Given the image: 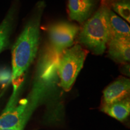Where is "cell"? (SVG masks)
Instances as JSON below:
<instances>
[{
    "mask_svg": "<svg viewBox=\"0 0 130 130\" xmlns=\"http://www.w3.org/2000/svg\"><path fill=\"white\" fill-rule=\"evenodd\" d=\"M97 5V0H68V9L71 19L80 24L92 16Z\"/></svg>",
    "mask_w": 130,
    "mask_h": 130,
    "instance_id": "6",
    "label": "cell"
},
{
    "mask_svg": "<svg viewBox=\"0 0 130 130\" xmlns=\"http://www.w3.org/2000/svg\"><path fill=\"white\" fill-rule=\"evenodd\" d=\"M129 79L119 77L104 90L103 105L110 104L129 98Z\"/></svg>",
    "mask_w": 130,
    "mask_h": 130,
    "instance_id": "7",
    "label": "cell"
},
{
    "mask_svg": "<svg viewBox=\"0 0 130 130\" xmlns=\"http://www.w3.org/2000/svg\"><path fill=\"white\" fill-rule=\"evenodd\" d=\"M107 48L109 56L120 64H126L130 60V40L111 37Z\"/></svg>",
    "mask_w": 130,
    "mask_h": 130,
    "instance_id": "8",
    "label": "cell"
},
{
    "mask_svg": "<svg viewBox=\"0 0 130 130\" xmlns=\"http://www.w3.org/2000/svg\"><path fill=\"white\" fill-rule=\"evenodd\" d=\"M115 1H116V0H101V3H104V4H107L108 6H109L111 3Z\"/></svg>",
    "mask_w": 130,
    "mask_h": 130,
    "instance_id": "13",
    "label": "cell"
},
{
    "mask_svg": "<svg viewBox=\"0 0 130 130\" xmlns=\"http://www.w3.org/2000/svg\"><path fill=\"white\" fill-rule=\"evenodd\" d=\"M89 51L79 43L73 45L61 53L58 60L57 72L60 78V86L69 91L83 66Z\"/></svg>",
    "mask_w": 130,
    "mask_h": 130,
    "instance_id": "5",
    "label": "cell"
},
{
    "mask_svg": "<svg viewBox=\"0 0 130 130\" xmlns=\"http://www.w3.org/2000/svg\"><path fill=\"white\" fill-rule=\"evenodd\" d=\"M109 7L113 12L116 13L128 22H130L129 0H116L111 3Z\"/></svg>",
    "mask_w": 130,
    "mask_h": 130,
    "instance_id": "12",
    "label": "cell"
},
{
    "mask_svg": "<svg viewBox=\"0 0 130 130\" xmlns=\"http://www.w3.org/2000/svg\"><path fill=\"white\" fill-rule=\"evenodd\" d=\"M18 2L13 3L5 18L0 24V53L9 46L10 37L13 27Z\"/></svg>",
    "mask_w": 130,
    "mask_h": 130,
    "instance_id": "9",
    "label": "cell"
},
{
    "mask_svg": "<svg viewBox=\"0 0 130 130\" xmlns=\"http://www.w3.org/2000/svg\"><path fill=\"white\" fill-rule=\"evenodd\" d=\"M102 111L118 121H123L129 116L130 113L129 98H127L115 103L103 105Z\"/></svg>",
    "mask_w": 130,
    "mask_h": 130,
    "instance_id": "11",
    "label": "cell"
},
{
    "mask_svg": "<svg viewBox=\"0 0 130 130\" xmlns=\"http://www.w3.org/2000/svg\"><path fill=\"white\" fill-rule=\"evenodd\" d=\"M108 19L111 37L130 40V28L128 24L110 9Z\"/></svg>",
    "mask_w": 130,
    "mask_h": 130,
    "instance_id": "10",
    "label": "cell"
},
{
    "mask_svg": "<svg viewBox=\"0 0 130 130\" xmlns=\"http://www.w3.org/2000/svg\"><path fill=\"white\" fill-rule=\"evenodd\" d=\"M110 7L101 3L100 7L79 28L77 35L79 44L96 55H101L111 38L108 13Z\"/></svg>",
    "mask_w": 130,
    "mask_h": 130,
    "instance_id": "3",
    "label": "cell"
},
{
    "mask_svg": "<svg viewBox=\"0 0 130 130\" xmlns=\"http://www.w3.org/2000/svg\"><path fill=\"white\" fill-rule=\"evenodd\" d=\"M45 6L43 1L36 3L31 16L12 47V81L21 78L36 57L39 43L40 22Z\"/></svg>",
    "mask_w": 130,
    "mask_h": 130,
    "instance_id": "1",
    "label": "cell"
},
{
    "mask_svg": "<svg viewBox=\"0 0 130 130\" xmlns=\"http://www.w3.org/2000/svg\"><path fill=\"white\" fill-rule=\"evenodd\" d=\"M13 91L7 106L0 116V128L6 129L18 126L24 129L45 90L43 81L37 82L27 98L18 101L22 79L13 81Z\"/></svg>",
    "mask_w": 130,
    "mask_h": 130,
    "instance_id": "2",
    "label": "cell"
},
{
    "mask_svg": "<svg viewBox=\"0 0 130 130\" xmlns=\"http://www.w3.org/2000/svg\"><path fill=\"white\" fill-rule=\"evenodd\" d=\"M79 28L74 24L58 22L48 28L49 45L41 60L50 65L57 64L61 53L74 45Z\"/></svg>",
    "mask_w": 130,
    "mask_h": 130,
    "instance_id": "4",
    "label": "cell"
}]
</instances>
